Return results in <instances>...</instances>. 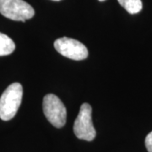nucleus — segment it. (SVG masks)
I'll use <instances>...</instances> for the list:
<instances>
[{"label":"nucleus","mask_w":152,"mask_h":152,"mask_svg":"<svg viewBox=\"0 0 152 152\" xmlns=\"http://www.w3.org/2000/svg\"><path fill=\"white\" fill-rule=\"evenodd\" d=\"M0 14L12 20L25 22L35 15V10L23 0H0Z\"/></svg>","instance_id":"4"},{"label":"nucleus","mask_w":152,"mask_h":152,"mask_svg":"<svg viewBox=\"0 0 152 152\" xmlns=\"http://www.w3.org/2000/svg\"><path fill=\"white\" fill-rule=\"evenodd\" d=\"M23 88L20 83H13L0 97V118L4 121L12 119L20 107Z\"/></svg>","instance_id":"1"},{"label":"nucleus","mask_w":152,"mask_h":152,"mask_svg":"<svg viewBox=\"0 0 152 152\" xmlns=\"http://www.w3.org/2000/svg\"><path fill=\"white\" fill-rule=\"evenodd\" d=\"M92 108L88 103L80 106L79 114L74 124V133L80 140L92 141L96 136V132L92 123Z\"/></svg>","instance_id":"3"},{"label":"nucleus","mask_w":152,"mask_h":152,"mask_svg":"<svg viewBox=\"0 0 152 152\" xmlns=\"http://www.w3.org/2000/svg\"><path fill=\"white\" fill-rule=\"evenodd\" d=\"M53 1H60V0H53Z\"/></svg>","instance_id":"10"},{"label":"nucleus","mask_w":152,"mask_h":152,"mask_svg":"<svg viewBox=\"0 0 152 152\" xmlns=\"http://www.w3.org/2000/svg\"><path fill=\"white\" fill-rule=\"evenodd\" d=\"M145 147L148 152H152V131L145 138Z\"/></svg>","instance_id":"8"},{"label":"nucleus","mask_w":152,"mask_h":152,"mask_svg":"<svg viewBox=\"0 0 152 152\" xmlns=\"http://www.w3.org/2000/svg\"><path fill=\"white\" fill-rule=\"evenodd\" d=\"M54 48L60 54L73 60H84L89 54L87 48L80 42L69 37H61L54 42Z\"/></svg>","instance_id":"5"},{"label":"nucleus","mask_w":152,"mask_h":152,"mask_svg":"<svg viewBox=\"0 0 152 152\" xmlns=\"http://www.w3.org/2000/svg\"><path fill=\"white\" fill-rule=\"evenodd\" d=\"M15 49L14 41L7 35L0 32V56L11 54Z\"/></svg>","instance_id":"6"},{"label":"nucleus","mask_w":152,"mask_h":152,"mask_svg":"<svg viewBox=\"0 0 152 152\" xmlns=\"http://www.w3.org/2000/svg\"><path fill=\"white\" fill-rule=\"evenodd\" d=\"M99 1H101V2H103V1H106V0H99Z\"/></svg>","instance_id":"9"},{"label":"nucleus","mask_w":152,"mask_h":152,"mask_svg":"<svg viewBox=\"0 0 152 152\" xmlns=\"http://www.w3.org/2000/svg\"><path fill=\"white\" fill-rule=\"evenodd\" d=\"M43 113L47 119L55 128H63L66 124L67 111L65 106L57 96L48 94L43 98Z\"/></svg>","instance_id":"2"},{"label":"nucleus","mask_w":152,"mask_h":152,"mask_svg":"<svg viewBox=\"0 0 152 152\" xmlns=\"http://www.w3.org/2000/svg\"><path fill=\"white\" fill-rule=\"evenodd\" d=\"M120 5L124 7L131 15H134L142 10L141 0H118Z\"/></svg>","instance_id":"7"}]
</instances>
